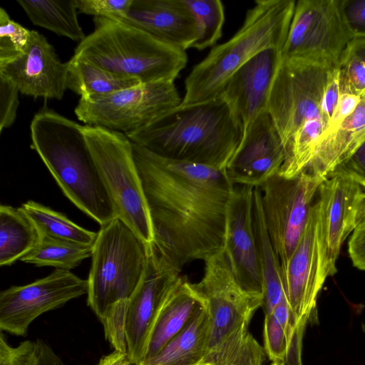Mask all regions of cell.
<instances>
[{
  "instance_id": "obj_1",
  "label": "cell",
  "mask_w": 365,
  "mask_h": 365,
  "mask_svg": "<svg viewBox=\"0 0 365 365\" xmlns=\"http://www.w3.org/2000/svg\"><path fill=\"white\" fill-rule=\"evenodd\" d=\"M133 150L158 254L181 272L222 251L235 187L225 170L162 158L134 143Z\"/></svg>"
},
{
  "instance_id": "obj_2",
  "label": "cell",
  "mask_w": 365,
  "mask_h": 365,
  "mask_svg": "<svg viewBox=\"0 0 365 365\" xmlns=\"http://www.w3.org/2000/svg\"><path fill=\"white\" fill-rule=\"evenodd\" d=\"M31 148L65 195L101 226L116 212L83 133V125L44 105L30 125Z\"/></svg>"
},
{
  "instance_id": "obj_3",
  "label": "cell",
  "mask_w": 365,
  "mask_h": 365,
  "mask_svg": "<svg viewBox=\"0 0 365 365\" xmlns=\"http://www.w3.org/2000/svg\"><path fill=\"white\" fill-rule=\"evenodd\" d=\"M162 158L225 170L242 134L225 101L178 107L150 125L125 135Z\"/></svg>"
},
{
  "instance_id": "obj_4",
  "label": "cell",
  "mask_w": 365,
  "mask_h": 365,
  "mask_svg": "<svg viewBox=\"0 0 365 365\" xmlns=\"http://www.w3.org/2000/svg\"><path fill=\"white\" fill-rule=\"evenodd\" d=\"M296 1L258 0L246 14L239 31L227 41L213 47L195 65L185 81L179 107L217 98L230 77L245 63L267 48L282 51Z\"/></svg>"
},
{
  "instance_id": "obj_5",
  "label": "cell",
  "mask_w": 365,
  "mask_h": 365,
  "mask_svg": "<svg viewBox=\"0 0 365 365\" xmlns=\"http://www.w3.org/2000/svg\"><path fill=\"white\" fill-rule=\"evenodd\" d=\"M95 29L73 57L142 83L174 81L186 66L185 50L164 43L123 21L94 17Z\"/></svg>"
},
{
  "instance_id": "obj_6",
  "label": "cell",
  "mask_w": 365,
  "mask_h": 365,
  "mask_svg": "<svg viewBox=\"0 0 365 365\" xmlns=\"http://www.w3.org/2000/svg\"><path fill=\"white\" fill-rule=\"evenodd\" d=\"M152 249L118 217L101 226L93 245L87 303L102 324L133 294Z\"/></svg>"
},
{
  "instance_id": "obj_7",
  "label": "cell",
  "mask_w": 365,
  "mask_h": 365,
  "mask_svg": "<svg viewBox=\"0 0 365 365\" xmlns=\"http://www.w3.org/2000/svg\"><path fill=\"white\" fill-rule=\"evenodd\" d=\"M194 289L205 300L210 327L206 365H230L247 334L264 296L244 289L236 279L224 250L204 261Z\"/></svg>"
},
{
  "instance_id": "obj_8",
  "label": "cell",
  "mask_w": 365,
  "mask_h": 365,
  "mask_svg": "<svg viewBox=\"0 0 365 365\" xmlns=\"http://www.w3.org/2000/svg\"><path fill=\"white\" fill-rule=\"evenodd\" d=\"M83 133L117 217L153 247L151 222L132 142L123 133L103 127L85 125Z\"/></svg>"
},
{
  "instance_id": "obj_9",
  "label": "cell",
  "mask_w": 365,
  "mask_h": 365,
  "mask_svg": "<svg viewBox=\"0 0 365 365\" xmlns=\"http://www.w3.org/2000/svg\"><path fill=\"white\" fill-rule=\"evenodd\" d=\"M181 101L174 81H159L81 97L74 112L86 125L126 135L155 123L178 108Z\"/></svg>"
},
{
  "instance_id": "obj_10",
  "label": "cell",
  "mask_w": 365,
  "mask_h": 365,
  "mask_svg": "<svg viewBox=\"0 0 365 365\" xmlns=\"http://www.w3.org/2000/svg\"><path fill=\"white\" fill-rule=\"evenodd\" d=\"M332 66L302 58L282 59L271 88L267 110L284 148L306 122L321 117V104Z\"/></svg>"
},
{
  "instance_id": "obj_11",
  "label": "cell",
  "mask_w": 365,
  "mask_h": 365,
  "mask_svg": "<svg viewBox=\"0 0 365 365\" xmlns=\"http://www.w3.org/2000/svg\"><path fill=\"white\" fill-rule=\"evenodd\" d=\"M325 178L308 171L291 178L277 173L259 187L264 221L281 267L300 240Z\"/></svg>"
},
{
  "instance_id": "obj_12",
  "label": "cell",
  "mask_w": 365,
  "mask_h": 365,
  "mask_svg": "<svg viewBox=\"0 0 365 365\" xmlns=\"http://www.w3.org/2000/svg\"><path fill=\"white\" fill-rule=\"evenodd\" d=\"M352 38L342 17L339 0H299L281 57L339 66Z\"/></svg>"
},
{
  "instance_id": "obj_13",
  "label": "cell",
  "mask_w": 365,
  "mask_h": 365,
  "mask_svg": "<svg viewBox=\"0 0 365 365\" xmlns=\"http://www.w3.org/2000/svg\"><path fill=\"white\" fill-rule=\"evenodd\" d=\"M317 197L318 236L327 277L336 272L343 242L365 220V187L350 175L334 170L321 183Z\"/></svg>"
},
{
  "instance_id": "obj_14",
  "label": "cell",
  "mask_w": 365,
  "mask_h": 365,
  "mask_svg": "<svg viewBox=\"0 0 365 365\" xmlns=\"http://www.w3.org/2000/svg\"><path fill=\"white\" fill-rule=\"evenodd\" d=\"M154 247L136 289L125 302L121 325L120 351L131 365L143 360L147 344L158 315L169 293L182 277Z\"/></svg>"
},
{
  "instance_id": "obj_15",
  "label": "cell",
  "mask_w": 365,
  "mask_h": 365,
  "mask_svg": "<svg viewBox=\"0 0 365 365\" xmlns=\"http://www.w3.org/2000/svg\"><path fill=\"white\" fill-rule=\"evenodd\" d=\"M88 280L70 271L55 269L49 275L0 293V330L25 336L31 324L43 314L60 308L88 293Z\"/></svg>"
},
{
  "instance_id": "obj_16",
  "label": "cell",
  "mask_w": 365,
  "mask_h": 365,
  "mask_svg": "<svg viewBox=\"0 0 365 365\" xmlns=\"http://www.w3.org/2000/svg\"><path fill=\"white\" fill-rule=\"evenodd\" d=\"M68 61L63 63L46 38L31 30L23 52L0 48V77L19 93L34 98L61 100L67 88Z\"/></svg>"
},
{
  "instance_id": "obj_17",
  "label": "cell",
  "mask_w": 365,
  "mask_h": 365,
  "mask_svg": "<svg viewBox=\"0 0 365 365\" xmlns=\"http://www.w3.org/2000/svg\"><path fill=\"white\" fill-rule=\"evenodd\" d=\"M282 272L286 298L297 326L303 320L309 321L327 279L318 236L317 199L306 228Z\"/></svg>"
},
{
  "instance_id": "obj_18",
  "label": "cell",
  "mask_w": 365,
  "mask_h": 365,
  "mask_svg": "<svg viewBox=\"0 0 365 365\" xmlns=\"http://www.w3.org/2000/svg\"><path fill=\"white\" fill-rule=\"evenodd\" d=\"M284 159V146L267 110L252 123L225 173L233 185L259 187L279 173Z\"/></svg>"
},
{
  "instance_id": "obj_19",
  "label": "cell",
  "mask_w": 365,
  "mask_h": 365,
  "mask_svg": "<svg viewBox=\"0 0 365 365\" xmlns=\"http://www.w3.org/2000/svg\"><path fill=\"white\" fill-rule=\"evenodd\" d=\"M254 189L235 185L227 210L223 250L239 284L247 291L263 294L253 223Z\"/></svg>"
},
{
  "instance_id": "obj_20",
  "label": "cell",
  "mask_w": 365,
  "mask_h": 365,
  "mask_svg": "<svg viewBox=\"0 0 365 365\" xmlns=\"http://www.w3.org/2000/svg\"><path fill=\"white\" fill-rule=\"evenodd\" d=\"M281 60L280 49H265L241 66L225 84L220 96L227 103L242 138L254 120L267 110Z\"/></svg>"
},
{
  "instance_id": "obj_21",
  "label": "cell",
  "mask_w": 365,
  "mask_h": 365,
  "mask_svg": "<svg viewBox=\"0 0 365 365\" xmlns=\"http://www.w3.org/2000/svg\"><path fill=\"white\" fill-rule=\"evenodd\" d=\"M119 21L185 51L197 38L194 19L184 0H133Z\"/></svg>"
},
{
  "instance_id": "obj_22",
  "label": "cell",
  "mask_w": 365,
  "mask_h": 365,
  "mask_svg": "<svg viewBox=\"0 0 365 365\" xmlns=\"http://www.w3.org/2000/svg\"><path fill=\"white\" fill-rule=\"evenodd\" d=\"M365 141V91L354 110L318 143L305 171L326 178Z\"/></svg>"
},
{
  "instance_id": "obj_23",
  "label": "cell",
  "mask_w": 365,
  "mask_h": 365,
  "mask_svg": "<svg viewBox=\"0 0 365 365\" xmlns=\"http://www.w3.org/2000/svg\"><path fill=\"white\" fill-rule=\"evenodd\" d=\"M205 305V300L194 289L192 284L181 277L169 293L158 315L142 361L156 355Z\"/></svg>"
},
{
  "instance_id": "obj_24",
  "label": "cell",
  "mask_w": 365,
  "mask_h": 365,
  "mask_svg": "<svg viewBox=\"0 0 365 365\" xmlns=\"http://www.w3.org/2000/svg\"><path fill=\"white\" fill-rule=\"evenodd\" d=\"M210 327L205 304L156 355L139 365H206Z\"/></svg>"
},
{
  "instance_id": "obj_25",
  "label": "cell",
  "mask_w": 365,
  "mask_h": 365,
  "mask_svg": "<svg viewBox=\"0 0 365 365\" xmlns=\"http://www.w3.org/2000/svg\"><path fill=\"white\" fill-rule=\"evenodd\" d=\"M253 223L258 259L263 280V309L269 314L286 298L279 259L269 239L261 204L259 187L254 189Z\"/></svg>"
},
{
  "instance_id": "obj_26",
  "label": "cell",
  "mask_w": 365,
  "mask_h": 365,
  "mask_svg": "<svg viewBox=\"0 0 365 365\" xmlns=\"http://www.w3.org/2000/svg\"><path fill=\"white\" fill-rule=\"evenodd\" d=\"M41 235L21 209L0 206V265L9 266L29 253L38 244Z\"/></svg>"
},
{
  "instance_id": "obj_27",
  "label": "cell",
  "mask_w": 365,
  "mask_h": 365,
  "mask_svg": "<svg viewBox=\"0 0 365 365\" xmlns=\"http://www.w3.org/2000/svg\"><path fill=\"white\" fill-rule=\"evenodd\" d=\"M33 24L81 42L84 34L77 18L75 0H17Z\"/></svg>"
},
{
  "instance_id": "obj_28",
  "label": "cell",
  "mask_w": 365,
  "mask_h": 365,
  "mask_svg": "<svg viewBox=\"0 0 365 365\" xmlns=\"http://www.w3.org/2000/svg\"><path fill=\"white\" fill-rule=\"evenodd\" d=\"M142 83L138 79L103 69L73 56L68 61L67 88L81 97L105 95Z\"/></svg>"
},
{
  "instance_id": "obj_29",
  "label": "cell",
  "mask_w": 365,
  "mask_h": 365,
  "mask_svg": "<svg viewBox=\"0 0 365 365\" xmlns=\"http://www.w3.org/2000/svg\"><path fill=\"white\" fill-rule=\"evenodd\" d=\"M21 207L42 236L86 246H93L96 240L98 232L81 227L63 214L41 204L29 200Z\"/></svg>"
},
{
  "instance_id": "obj_30",
  "label": "cell",
  "mask_w": 365,
  "mask_h": 365,
  "mask_svg": "<svg viewBox=\"0 0 365 365\" xmlns=\"http://www.w3.org/2000/svg\"><path fill=\"white\" fill-rule=\"evenodd\" d=\"M93 246L82 245L42 236L38 244L21 259L36 267H53L68 270L92 256Z\"/></svg>"
},
{
  "instance_id": "obj_31",
  "label": "cell",
  "mask_w": 365,
  "mask_h": 365,
  "mask_svg": "<svg viewBox=\"0 0 365 365\" xmlns=\"http://www.w3.org/2000/svg\"><path fill=\"white\" fill-rule=\"evenodd\" d=\"M195 22L197 38L190 48L204 50L222 36L225 21L222 3L219 0H184Z\"/></svg>"
},
{
  "instance_id": "obj_32",
  "label": "cell",
  "mask_w": 365,
  "mask_h": 365,
  "mask_svg": "<svg viewBox=\"0 0 365 365\" xmlns=\"http://www.w3.org/2000/svg\"><path fill=\"white\" fill-rule=\"evenodd\" d=\"M263 337L267 356L272 362L284 361L289 344L283 328L271 314H264Z\"/></svg>"
},
{
  "instance_id": "obj_33",
  "label": "cell",
  "mask_w": 365,
  "mask_h": 365,
  "mask_svg": "<svg viewBox=\"0 0 365 365\" xmlns=\"http://www.w3.org/2000/svg\"><path fill=\"white\" fill-rule=\"evenodd\" d=\"M133 0H75L78 12L94 17L120 20L128 12Z\"/></svg>"
},
{
  "instance_id": "obj_34",
  "label": "cell",
  "mask_w": 365,
  "mask_h": 365,
  "mask_svg": "<svg viewBox=\"0 0 365 365\" xmlns=\"http://www.w3.org/2000/svg\"><path fill=\"white\" fill-rule=\"evenodd\" d=\"M19 90L9 81L0 77V133L14 123L19 104Z\"/></svg>"
},
{
  "instance_id": "obj_35",
  "label": "cell",
  "mask_w": 365,
  "mask_h": 365,
  "mask_svg": "<svg viewBox=\"0 0 365 365\" xmlns=\"http://www.w3.org/2000/svg\"><path fill=\"white\" fill-rule=\"evenodd\" d=\"M31 30L12 20L5 9H0V42L11 45L17 52H23L29 41Z\"/></svg>"
},
{
  "instance_id": "obj_36",
  "label": "cell",
  "mask_w": 365,
  "mask_h": 365,
  "mask_svg": "<svg viewBox=\"0 0 365 365\" xmlns=\"http://www.w3.org/2000/svg\"><path fill=\"white\" fill-rule=\"evenodd\" d=\"M339 7L352 38H365V0H339Z\"/></svg>"
},
{
  "instance_id": "obj_37",
  "label": "cell",
  "mask_w": 365,
  "mask_h": 365,
  "mask_svg": "<svg viewBox=\"0 0 365 365\" xmlns=\"http://www.w3.org/2000/svg\"><path fill=\"white\" fill-rule=\"evenodd\" d=\"M341 93L340 70L339 67L337 66L333 68L329 73L321 104L320 114L325 127V132L328 129L331 119L336 108Z\"/></svg>"
},
{
  "instance_id": "obj_38",
  "label": "cell",
  "mask_w": 365,
  "mask_h": 365,
  "mask_svg": "<svg viewBox=\"0 0 365 365\" xmlns=\"http://www.w3.org/2000/svg\"><path fill=\"white\" fill-rule=\"evenodd\" d=\"M266 353L249 332L230 365H264Z\"/></svg>"
},
{
  "instance_id": "obj_39",
  "label": "cell",
  "mask_w": 365,
  "mask_h": 365,
  "mask_svg": "<svg viewBox=\"0 0 365 365\" xmlns=\"http://www.w3.org/2000/svg\"><path fill=\"white\" fill-rule=\"evenodd\" d=\"M334 170L341 171L350 175L365 187V141Z\"/></svg>"
},
{
  "instance_id": "obj_40",
  "label": "cell",
  "mask_w": 365,
  "mask_h": 365,
  "mask_svg": "<svg viewBox=\"0 0 365 365\" xmlns=\"http://www.w3.org/2000/svg\"><path fill=\"white\" fill-rule=\"evenodd\" d=\"M348 251L353 265L365 271V220L354 230L349 240Z\"/></svg>"
},
{
  "instance_id": "obj_41",
  "label": "cell",
  "mask_w": 365,
  "mask_h": 365,
  "mask_svg": "<svg viewBox=\"0 0 365 365\" xmlns=\"http://www.w3.org/2000/svg\"><path fill=\"white\" fill-rule=\"evenodd\" d=\"M269 314L283 328L290 344L297 325L287 298L279 303Z\"/></svg>"
},
{
  "instance_id": "obj_42",
  "label": "cell",
  "mask_w": 365,
  "mask_h": 365,
  "mask_svg": "<svg viewBox=\"0 0 365 365\" xmlns=\"http://www.w3.org/2000/svg\"><path fill=\"white\" fill-rule=\"evenodd\" d=\"M307 322V320L302 321L296 327L288 348L287 356L284 361V365H302V341Z\"/></svg>"
},
{
  "instance_id": "obj_43",
  "label": "cell",
  "mask_w": 365,
  "mask_h": 365,
  "mask_svg": "<svg viewBox=\"0 0 365 365\" xmlns=\"http://www.w3.org/2000/svg\"><path fill=\"white\" fill-rule=\"evenodd\" d=\"M98 365H131L128 356L119 351L114 350L110 354L103 356Z\"/></svg>"
},
{
  "instance_id": "obj_44",
  "label": "cell",
  "mask_w": 365,
  "mask_h": 365,
  "mask_svg": "<svg viewBox=\"0 0 365 365\" xmlns=\"http://www.w3.org/2000/svg\"><path fill=\"white\" fill-rule=\"evenodd\" d=\"M365 66V38H354L347 48Z\"/></svg>"
},
{
  "instance_id": "obj_45",
  "label": "cell",
  "mask_w": 365,
  "mask_h": 365,
  "mask_svg": "<svg viewBox=\"0 0 365 365\" xmlns=\"http://www.w3.org/2000/svg\"><path fill=\"white\" fill-rule=\"evenodd\" d=\"M270 365H284V361H273Z\"/></svg>"
}]
</instances>
